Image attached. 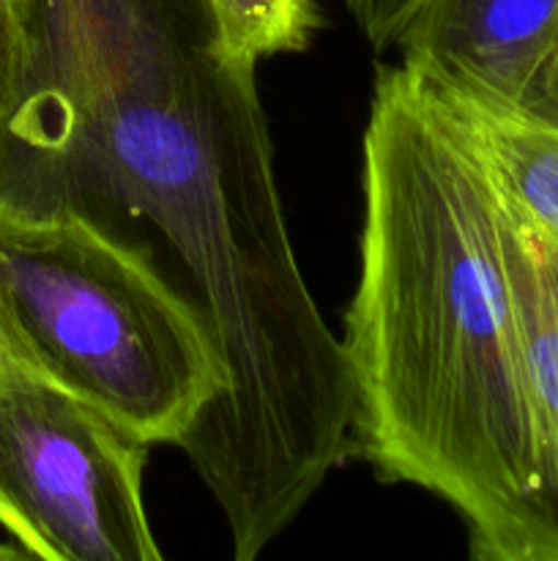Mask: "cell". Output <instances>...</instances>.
I'll list each match as a JSON object with an SVG mask.
<instances>
[{"instance_id":"cell-3","label":"cell","mask_w":558,"mask_h":561,"mask_svg":"<svg viewBox=\"0 0 558 561\" xmlns=\"http://www.w3.org/2000/svg\"><path fill=\"white\" fill-rule=\"evenodd\" d=\"M0 351L153 444H184L228 392L195 307L74 217L0 214Z\"/></svg>"},{"instance_id":"cell-10","label":"cell","mask_w":558,"mask_h":561,"mask_svg":"<svg viewBox=\"0 0 558 561\" xmlns=\"http://www.w3.org/2000/svg\"><path fill=\"white\" fill-rule=\"evenodd\" d=\"M512 113L558 131V22L518 110H512Z\"/></svg>"},{"instance_id":"cell-11","label":"cell","mask_w":558,"mask_h":561,"mask_svg":"<svg viewBox=\"0 0 558 561\" xmlns=\"http://www.w3.org/2000/svg\"><path fill=\"white\" fill-rule=\"evenodd\" d=\"M0 561H38L36 557L25 551V548H16V546H3L0 542Z\"/></svg>"},{"instance_id":"cell-8","label":"cell","mask_w":558,"mask_h":561,"mask_svg":"<svg viewBox=\"0 0 558 561\" xmlns=\"http://www.w3.org/2000/svg\"><path fill=\"white\" fill-rule=\"evenodd\" d=\"M222 42L249 60L310 47L321 16L315 0H208Z\"/></svg>"},{"instance_id":"cell-1","label":"cell","mask_w":558,"mask_h":561,"mask_svg":"<svg viewBox=\"0 0 558 561\" xmlns=\"http://www.w3.org/2000/svg\"><path fill=\"white\" fill-rule=\"evenodd\" d=\"M257 64L208 0H0V214L74 217L206 323L228 392L184 444L257 561L353 453V392L295 261Z\"/></svg>"},{"instance_id":"cell-9","label":"cell","mask_w":558,"mask_h":561,"mask_svg":"<svg viewBox=\"0 0 558 561\" xmlns=\"http://www.w3.org/2000/svg\"><path fill=\"white\" fill-rule=\"evenodd\" d=\"M342 3L367 42L372 44V49L381 53V49L397 44L405 22L414 14L419 0H342Z\"/></svg>"},{"instance_id":"cell-2","label":"cell","mask_w":558,"mask_h":561,"mask_svg":"<svg viewBox=\"0 0 558 561\" xmlns=\"http://www.w3.org/2000/svg\"><path fill=\"white\" fill-rule=\"evenodd\" d=\"M353 453L460 515L474 561H558L498 195L438 104L381 66L342 337Z\"/></svg>"},{"instance_id":"cell-6","label":"cell","mask_w":558,"mask_h":561,"mask_svg":"<svg viewBox=\"0 0 558 561\" xmlns=\"http://www.w3.org/2000/svg\"><path fill=\"white\" fill-rule=\"evenodd\" d=\"M498 195L503 266L523 343L525 378L558 513V236Z\"/></svg>"},{"instance_id":"cell-12","label":"cell","mask_w":558,"mask_h":561,"mask_svg":"<svg viewBox=\"0 0 558 561\" xmlns=\"http://www.w3.org/2000/svg\"><path fill=\"white\" fill-rule=\"evenodd\" d=\"M3 365H5V359H3V351H0V370H3Z\"/></svg>"},{"instance_id":"cell-5","label":"cell","mask_w":558,"mask_h":561,"mask_svg":"<svg viewBox=\"0 0 558 561\" xmlns=\"http://www.w3.org/2000/svg\"><path fill=\"white\" fill-rule=\"evenodd\" d=\"M558 22V0H419L397 44L419 85L518 110Z\"/></svg>"},{"instance_id":"cell-4","label":"cell","mask_w":558,"mask_h":561,"mask_svg":"<svg viewBox=\"0 0 558 561\" xmlns=\"http://www.w3.org/2000/svg\"><path fill=\"white\" fill-rule=\"evenodd\" d=\"M148 444L5 362L0 526L38 561H167L142 504Z\"/></svg>"},{"instance_id":"cell-7","label":"cell","mask_w":558,"mask_h":561,"mask_svg":"<svg viewBox=\"0 0 558 561\" xmlns=\"http://www.w3.org/2000/svg\"><path fill=\"white\" fill-rule=\"evenodd\" d=\"M425 91L479 159L492 186L558 236V131L512 110L485 107L430 88Z\"/></svg>"}]
</instances>
